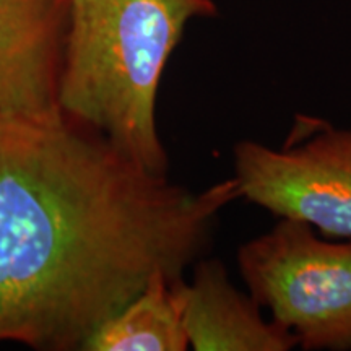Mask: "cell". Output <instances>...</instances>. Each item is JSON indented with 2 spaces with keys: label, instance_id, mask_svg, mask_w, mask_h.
Here are the masks:
<instances>
[{
  "label": "cell",
  "instance_id": "obj_7",
  "mask_svg": "<svg viewBox=\"0 0 351 351\" xmlns=\"http://www.w3.org/2000/svg\"><path fill=\"white\" fill-rule=\"evenodd\" d=\"M179 282V280H178ZM176 282L158 275L129 304L104 322L85 351H184L189 348Z\"/></svg>",
  "mask_w": 351,
  "mask_h": 351
},
{
  "label": "cell",
  "instance_id": "obj_5",
  "mask_svg": "<svg viewBox=\"0 0 351 351\" xmlns=\"http://www.w3.org/2000/svg\"><path fill=\"white\" fill-rule=\"evenodd\" d=\"M70 0H0V114H60L57 85Z\"/></svg>",
  "mask_w": 351,
  "mask_h": 351
},
{
  "label": "cell",
  "instance_id": "obj_4",
  "mask_svg": "<svg viewBox=\"0 0 351 351\" xmlns=\"http://www.w3.org/2000/svg\"><path fill=\"white\" fill-rule=\"evenodd\" d=\"M231 178L239 200L351 239V129L300 114L282 147L236 143Z\"/></svg>",
  "mask_w": 351,
  "mask_h": 351
},
{
  "label": "cell",
  "instance_id": "obj_1",
  "mask_svg": "<svg viewBox=\"0 0 351 351\" xmlns=\"http://www.w3.org/2000/svg\"><path fill=\"white\" fill-rule=\"evenodd\" d=\"M234 179L200 192L67 119L0 114V341L83 350L158 275L207 251Z\"/></svg>",
  "mask_w": 351,
  "mask_h": 351
},
{
  "label": "cell",
  "instance_id": "obj_2",
  "mask_svg": "<svg viewBox=\"0 0 351 351\" xmlns=\"http://www.w3.org/2000/svg\"><path fill=\"white\" fill-rule=\"evenodd\" d=\"M213 0H70L57 106L142 168L168 174L156 99L187 25Z\"/></svg>",
  "mask_w": 351,
  "mask_h": 351
},
{
  "label": "cell",
  "instance_id": "obj_6",
  "mask_svg": "<svg viewBox=\"0 0 351 351\" xmlns=\"http://www.w3.org/2000/svg\"><path fill=\"white\" fill-rule=\"evenodd\" d=\"M192 282H176L189 346L197 351H291L298 341L231 283L225 263L199 258Z\"/></svg>",
  "mask_w": 351,
  "mask_h": 351
},
{
  "label": "cell",
  "instance_id": "obj_3",
  "mask_svg": "<svg viewBox=\"0 0 351 351\" xmlns=\"http://www.w3.org/2000/svg\"><path fill=\"white\" fill-rule=\"evenodd\" d=\"M245 288L306 351L351 350V239L280 218L238 251Z\"/></svg>",
  "mask_w": 351,
  "mask_h": 351
}]
</instances>
